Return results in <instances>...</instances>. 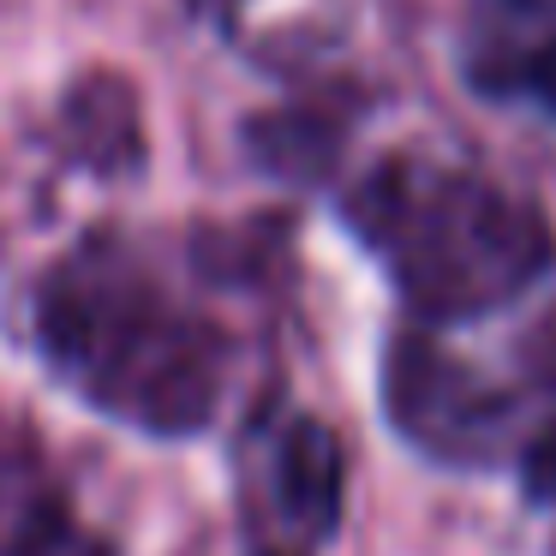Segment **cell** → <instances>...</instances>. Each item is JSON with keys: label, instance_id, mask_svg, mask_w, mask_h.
<instances>
[{"label": "cell", "instance_id": "cell-1", "mask_svg": "<svg viewBox=\"0 0 556 556\" xmlns=\"http://www.w3.org/2000/svg\"><path fill=\"white\" fill-rule=\"evenodd\" d=\"M30 341L85 407L150 437L204 431L233 377V336L114 233L42 269Z\"/></svg>", "mask_w": 556, "mask_h": 556}, {"label": "cell", "instance_id": "cell-2", "mask_svg": "<svg viewBox=\"0 0 556 556\" xmlns=\"http://www.w3.org/2000/svg\"><path fill=\"white\" fill-rule=\"evenodd\" d=\"M348 222L425 324L491 317L556 264L539 204L460 156L395 150L353 186Z\"/></svg>", "mask_w": 556, "mask_h": 556}, {"label": "cell", "instance_id": "cell-3", "mask_svg": "<svg viewBox=\"0 0 556 556\" xmlns=\"http://www.w3.org/2000/svg\"><path fill=\"white\" fill-rule=\"evenodd\" d=\"M389 419L425 455L460 467H508L532 491H556V336L532 341L508 371L472 365L413 329L389 348Z\"/></svg>", "mask_w": 556, "mask_h": 556}, {"label": "cell", "instance_id": "cell-4", "mask_svg": "<svg viewBox=\"0 0 556 556\" xmlns=\"http://www.w3.org/2000/svg\"><path fill=\"white\" fill-rule=\"evenodd\" d=\"M245 508L257 556H305L341 527V448L305 413H276L252 437Z\"/></svg>", "mask_w": 556, "mask_h": 556}, {"label": "cell", "instance_id": "cell-5", "mask_svg": "<svg viewBox=\"0 0 556 556\" xmlns=\"http://www.w3.org/2000/svg\"><path fill=\"white\" fill-rule=\"evenodd\" d=\"M460 66L484 97L556 114V0H467Z\"/></svg>", "mask_w": 556, "mask_h": 556}, {"label": "cell", "instance_id": "cell-6", "mask_svg": "<svg viewBox=\"0 0 556 556\" xmlns=\"http://www.w3.org/2000/svg\"><path fill=\"white\" fill-rule=\"evenodd\" d=\"M0 556H114L54 484H0Z\"/></svg>", "mask_w": 556, "mask_h": 556}, {"label": "cell", "instance_id": "cell-7", "mask_svg": "<svg viewBox=\"0 0 556 556\" xmlns=\"http://www.w3.org/2000/svg\"><path fill=\"white\" fill-rule=\"evenodd\" d=\"M66 132H78V150L97 168H132L138 156V121L132 97L114 78H90L73 102H66Z\"/></svg>", "mask_w": 556, "mask_h": 556}]
</instances>
